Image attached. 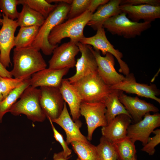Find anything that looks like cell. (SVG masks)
Segmentation results:
<instances>
[{"instance_id":"cell-9","label":"cell","mask_w":160,"mask_h":160,"mask_svg":"<svg viewBox=\"0 0 160 160\" xmlns=\"http://www.w3.org/2000/svg\"><path fill=\"white\" fill-rule=\"evenodd\" d=\"M40 104L46 118L52 120L57 118L63 108L65 102L59 88L40 87Z\"/></svg>"},{"instance_id":"cell-22","label":"cell","mask_w":160,"mask_h":160,"mask_svg":"<svg viewBox=\"0 0 160 160\" xmlns=\"http://www.w3.org/2000/svg\"><path fill=\"white\" fill-rule=\"evenodd\" d=\"M59 89L64 101L68 105L73 120H79L82 101L78 92L67 79H63Z\"/></svg>"},{"instance_id":"cell-33","label":"cell","mask_w":160,"mask_h":160,"mask_svg":"<svg viewBox=\"0 0 160 160\" xmlns=\"http://www.w3.org/2000/svg\"><path fill=\"white\" fill-rule=\"evenodd\" d=\"M90 0H73L70 5L67 18L78 17L87 10Z\"/></svg>"},{"instance_id":"cell-17","label":"cell","mask_w":160,"mask_h":160,"mask_svg":"<svg viewBox=\"0 0 160 160\" xmlns=\"http://www.w3.org/2000/svg\"><path fill=\"white\" fill-rule=\"evenodd\" d=\"M51 121L59 125L64 129L66 136V141L68 145L74 141L89 142L80 131L81 122L79 120L73 121L70 115L65 102L60 115L57 118Z\"/></svg>"},{"instance_id":"cell-40","label":"cell","mask_w":160,"mask_h":160,"mask_svg":"<svg viewBox=\"0 0 160 160\" xmlns=\"http://www.w3.org/2000/svg\"><path fill=\"white\" fill-rule=\"evenodd\" d=\"M47 1L49 3L51 4L52 3H55V4H57L59 3H64L71 4L72 3V0H47Z\"/></svg>"},{"instance_id":"cell-21","label":"cell","mask_w":160,"mask_h":160,"mask_svg":"<svg viewBox=\"0 0 160 160\" xmlns=\"http://www.w3.org/2000/svg\"><path fill=\"white\" fill-rule=\"evenodd\" d=\"M121 0H111L106 4L101 5L92 14L87 25L97 31L103 27L104 23L110 18L122 12L119 9Z\"/></svg>"},{"instance_id":"cell-14","label":"cell","mask_w":160,"mask_h":160,"mask_svg":"<svg viewBox=\"0 0 160 160\" xmlns=\"http://www.w3.org/2000/svg\"><path fill=\"white\" fill-rule=\"evenodd\" d=\"M91 50L97 62L98 74L106 84L112 86L124 79L125 77L116 70L114 57L111 54L107 52L102 56L100 51L94 49L92 47Z\"/></svg>"},{"instance_id":"cell-29","label":"cell","mask_w":160,"mask_h":160,"mask_svg":"<svg viewBox=\"0 0 160 160\" xmlns=\"http://www.w3.org/2000/svg\"><path fill=\"white\" fill-rule=\"evenodd\" d=\"M98 160H118L112 143L102 136L99 144L96 146Z\"/></svg>"},{"instance_id":"cell-3","label":"cell","mask_w":160,"mask_h":160,"mask_svg":"<svg viewBox=\"0 0 160 160\" xmlns=\"http://www.w3.org/2000/svg\"><path fill=\"white\" fill-rule=\"evenodd\" d=\"M70 7V4L66 3H61L57 4L39 28L32 47L39 51L41 50L46 55H50L52 54L54 49L57 46H53L50 44L48 40L49 36L54 27L63 22L67 18Z\"/></svg>"},{"instance_id":"cell-19","label":"cell","mask_w":160,"mask_h":160,"mask_svg":"<svg viewBox=\"0 0 160 160\" xmlns=\"http://www.w3.org/2000/svg\"><path fill=\"white\" fill-rule=\"evenodd\" d=\"M132 121L126 115H119L107 126L102 127V136L112 143L121 140L127 137V129Z\"/></svg>"},{"instance_id":"cell-36","label":"cell","mask_w":160,"mask_h":160,"mask_svg":"<svg viewBox=\"0 0 160 160\" xmlns=\"http://www.w3.org/2000/svg\"><path fill=\"white\" fill-rule=\"evenodd\" d=\"M124 4L132 5L148 4L155 6H160V1L159 0H121L120 5Z\"/></svg>"},{"instance_id":"cell-37","label":"cell","mask_w":160,"mask_h":160,"mask_svg":"<svg viewBox=\"0 0 160 160\" xmlns=\"http://www.w3.org/2000/svg\"><path fill=\"white\" fill-rule=\"evenodd\" d=\"M109 1V0H90L87 10L92 14H93L99 7L107 3Z\"/></svg>"},{"instance_id":"cell-41","label":"cell","mask_w":160,"mask_h":160,"mask_svg":"<svg viewBox=\"0 0 160 160\" xmlns=\"http://www.w3.org/2000/svg\"><path fill=\"white\" fill-rule=\"evenodd\" d=\"M4 99V97L0 90V102L2 101Z\"/></svg>"},{"instance_id":"cell-23","label":"cell","mask_w":160,"mask_h":160,"mask_svg":"<svg viewBox=\"0 0 160 160\" xmlns=\"http://www.w3.org/2000/svg\"><path fill=\"white\" fill-rule=\"evenodd\" d=\"M119 90L113 89L104 101L106 108L105 116L109 124L116 116L125 114L131 117L119 99Z\"/></svg>"},{"instance_id":"cell-38","label":"cell","mask_w":160,"mask_h":160,"mask_svg":"<svg viewBox=\"0 0 160 160\" xmlns=\"http://www.w3.org/2000/svg\"><path fill=\"white\" fill-rule=\"evenodd\" d=\"M0 76L2 77H12L10 71L7 70L2 65L0 60Z\"/></svg>"},{"instance_id":"cell-5","label":"cell","mask_w":160,"mask_h":160,"mask_svg":"<svg viewBox=\"0 0 160 160\" xmlns=\"http://www.w3.org/2000/svg\"><path fill=\"white\" fill-rule=\"evenodd\" d=\"M40 89L29 86L9 112L15 116L24 114L34 122L44 121L46 117L40 104Z\"/></svg>"},{"instance_id":"cell-2","label":"cell","mask_w":160,"mask_h":160,"mask_svg":"<svg viewBox=\"0 0 160 160\" xmlns=\"http://www.w3.org/2000/svg\"><path fill=\"white\" fill-rule=\"evenodd\" d=\"M92 14L87 10L80 15L57 25L49 36L48 40L50 44L57 46L65 38H69L70 41L76 44L79 42L84 37V28L91 19Z\"/></svg>"},{"instance_id":"cell-18","label":"cell","mask_w":160,"mask_h":160,"mask_svg":"<svg viewBox=\"0 0 160 160\" xmlns=\"http://www.w3.org/2000/svg\"><path fill=\"white\" fill-rule=\"evenodd\" d=\"M70 68L59 69L45 68L33 74L30 79V86L34 88L43 86L59 88L63 77Z\"/></svg>"},{"instance_id":"cell-39","label":"cell","mask_w":160,"mask_h":160,"mask_svg":"<svg viewBox=\"0 0 160 160\" xmlns=\"http://www.w3.org/2000/svg\"><path fill=\"white\" fill-rule=\"evenodd\" d=\"M71 156L66 157L63 151L57 153H54L53 156V160H68Z\"/></svg>"},{"instance_id":"cell-42","label":"cell","mask_w":160,"mask_h":160,"mask_svg":"<svg viewBox=\"0 0 160 160\" xmlns=\"http://www.w3.org/2000/svg\"><path fill=\"white\" fill-rule=\"evenodd\" d=\"M2 15H1L0 12V25H2V18H1V16Z\"/></svg>"},{"instance_id":"cell-32","label":"cell","mask_w":160,"mask_h":160,"mask_svg":"<svg viewBox=\"0 0 160 160\" xmlns=\"http://www.w3.org/2000/svg\"><path fill=\"white\" fill-rule=\"evenodd\" d=\"M18 0H0V9L2 14L12 20L17 19L19 12L17 6Z\"/></svg>"},{"instance_id":"cell-27","label":"cell","mask_w":160,"mask_h":160,"mask_svg":"<svg viewBox=\"0 0 160 160\" xmlns=\"http://www.w3.org/2000/svg\"><path fill=\"white\" fill-rule=\"evenodd\" d=\"M112 143L117 154L118 160H132L136 157L135 143L127 137Z\"/></svg>"},{"instance_id":"cell-16","label":"cell","mask_w":160,"mask_h":160,"mask_svg":"<svg viewBox=\"0 0 160 160\" xmlns=\"http://www.w3.org/2000/svg\"><path fill=\"white\" fill-rule=\"evenodd\" d=\"M119 99L130 115L134 123L141 121L147 113H158L159 110L153 104L125 94L119 90Z\"/></svg>"},{"instance_id":"cell-8","label":"cell","mask_w":160,"mask_h":160,"mask_svg":"<svg viewBox=\"0 0 160 160\" xmlns=\"http://www.w3.org/2000/svg\"><path fill=\"white\" fill-rule=\"evenodd\" d=\"M106 111V106L103 102L81 103L80 113L84 117L87 125V138L89 141L92 140L93 133L96 128L108 125L105 116Z\"/></svg>"},{"instance_id":"cell-1","label":"cell","mask_w":160,"mask_h":160,"mask_svg":"<svg viewBox=\"0 0 160 160\" xmlns=\"http://www.w3.org/2000/svg\"><path fill=\"white\" fill-rule=\"evenodd\" d=\"M13 67L10 71L17 79L30 78L34 73L46 68L47 63L39 50L32 47L14 49Z\"/></svg>"},{"instance_id":"cell-34","label":"cell","mask_w":160,"mask_h":160,"mask_svg":"<svg viewBox=\"0 0 160 160\" xmlns=\"http://www.w3.org/2000/svg\"><path fill=\"white\" fill-rule=\"evenodd\" d=\"M155 135L149 137L147 143L141 149L142 151L148 153L150 155H153L155 152V147L160 143V129H157L153 132Z\"/></svg>"},{"instance_id":"cell-13","label":"cell","mask_w":160,"mask_h":160,"mask_svg":"<svg viewBox=\"0 0 160 160\" xmlns=\"http://www.w3.org/2000/svg\"><path fill=\"white\" fill-rule=\"evenodd\" d=\"M112 89H117L127 93L135 94L137 95L150 98L160 103V99L156 96L160 91L154 84L148 85L137 82L132 73L126 76L124 79L119 83L111 86Z\"/></svg>"},{"instance_id":"cell-26","label":"cell","mask_w":160,"mask_h":160,"mask_svg":"<svg viewBox=\"0 0 160 160\" xmlns=\"http://www.w3.org/2000/svg\"><path fill=\"white\" fill-rule=\"evenodd\" d=\"M40 27L36 26L20 27L15 37V47L21 49L32 47Z\"/></svg>"},{"instance_id":"cell-25","label":"cell","mask_w":160,"mask_h":160,"mask_svg":"<svg viewBox=\"0 0 160 160\" xmlns=\"http://www.w3.org/2000/svg\"><path fill=\"white\" fill-rule=\"evenodd\" d=\"M30 78L25 79L19 86L11 91L6 98L0 102V123L2 122L4 114L9 112L12 106L20 98L24 90L30 86Z\"/></svg>"},{"instance_id":"cell-35","label":"cell","mask_w":160,"mask_h":160,"mask_svg":"<svg viewBox=\"0 0 160 160\" xmlns=\"http://www.w3.org/2000/svg\"><path fill=\"white\" fill-rule=\"evenodd\" d=\"M48 120L51 125L55 139L61 145L65 156L68 157L70 156L71 154L72 150L69 148L66 141L64 139L63 135L56 129L51 119H48Z\"/></svg>"},{"instance_id":"cell-10","label":"cell","mask_w":160,"mask_h":160,"mask_svg":"<svg viewBox=\"0 0 160 160\" xmlns=\"http://www.w3.org/2000/svg\"><path fill=\"white\" fill-rule=\"evenodd\" d=\"M160 126V113H148L141 121L129 126L127 137L135 143L137 141H140L143 146L147 143L151 133Z\"/></svg>"},{"instance_id":"cell-24","label":"cell","mask_w":160,"mask_h":160,"mask_svg":"<svg viewBox=\"0 0 160 160\" xmlns=\"http://www.w3.org/2000/svg\"><path fill=\"white\" fill-rule=\"evenodd\" d=\"M16 20L18 26L20 27L33 26L40 27L45 21L44 17L27 5L24 4Z\"/></svg>"},{"instance_id":"cell-28","label":"cell","mask_w":160,"mask_h":160,"mask_svg":"<svg viewBox=\"0 0 160 160\" xmlns=\"http://www.w3.org/2000/svg\"><path fill=\"white\" fill-rule=\"evenodd\" d=\"M78 158L81 160H98L96 146L90 142L74 141L71 143Z\"/></svg>"},{"instance_id":"cell-12","label":"cell","mask_w":160,"mask_h":160,"mask_svg":"<svg viewBox=\"0 0 160 160\" xmlns=\"http://www.w3.org/2000/svg\"><path fill=\"white\" fill-rule=\"evenodd\" d=\"M79 52L76 44L71 41L57 46L48 62V68L59 69L73 68L76 62L75 57Z\"/></svg>"},{"instance_id":"cell-31","label":"cell","mask_w":160,"mask_h":160,"mask_svg":"<svg viewBox=\"0 0 160 160\" xmlns=\"http://www.w3.org/2000/svg\"><path fill=\"white\" fill-rule=\"evenodd\" d=\"M26 79L13 78L0 76V90L4 99L11 91L19 86Z\"/></svg>"},{"instance_id":"cell-7","label":"cell","mask_w":160,"mask_h":160,"mask_svg":"<svg viewBox=\"0 0 160 160\" xmlns=\"http://www.w3.org/2000/svg\"><path fill=\"white\" fill-rule=\"evenodd\" d=\"M79 42L85 44L92 46L94 49L101 51L105 55L109 53L116 59L120 66L119 71L126 76L130 73L129 67L127 64L122 60L123 55L118 49H116L108 39L103 27L98 29L96 34L89 37H84Z\"/></svg>"},{"instance_id":"cell-15","label":"cell","mask_w":160,"mask_h":160,"mask_svg":"<svg viewBox=\"0 0 160 160\" xmlns=\"http://www.w3.org/2000/svg\"><path fill=\"white\" fill-rule=\"evenodd\" d=\"M76 44L81 55L79 58L77 59L76 62L75 73L67 78L71 84H72L88 74L97 71V64L91 50L92 47L79 42Z\"/></svg>"},{"instance_id":"cell-30","label":"cell","mask_w":160,"mask_h":160,"mask_svg":"<svg viewBox=\"0 0 160 160\" xmlns=\"http://www.w3.org/2000/svg\"><path fill=\"white\" fill-rule=\"evenodd\" d=\"M18 5L25 4L41 14L45 19L56 7L57 4L48 3L45 0H18Z\"/></svg>"},{"instance_id":"cell-6","label":"cell","mask_w":160,"mask_h":160,"mask_svg":"<svg viewBox=\"0 0 160 160\" xmlns=\"http://www.w3.org/2000/svg\"><path fill=\"white\" fill-rule=\"evenodd\" d=\"M122 12L108 19L103 25L112 35H117L129 39L140 36L142 33L151 26V22H136L132 21Z\"/></svg>"},{"instance_id":"cell-20","label":"cell","mask_w":160,"mask_h":160,"mask_svg":"<svg viewBox=\"0 0 160 160\" xmlns=\"http://www.w3.org/2000/svg\"><path fill=\"white\" fill-rule=\"evenodd\" d=\"M121 11L128 15L127 17L133 22H138L143 20L144 22H151L160 18V6L148 4L137 5H120Z\"/></svg>"},{"instance_id":"cell-4","label":"cell","mask_w":160,"mask_h":160,"mask_svg":"<svg viewBox=\"0 0 160 160\" xmlns=\"http://www.w3.org/2000/svg\"><path fill=\"white\" fill-rule=\"evenodd\" d=\"M73 84L79 94L82 102H104L113 90L106 84L97 72L85 76Z\"/></svg>"},{"instance_id":"cell-44","label":"cell","mask_w":160,"mask_h":160,"mask_svg":"<svg viewBox=\"0 0 160 160\" xmlns=\"http://www.w3.org/2000/svg\"><path fill=\"white\" fill-rule=\"evenodd\" d=\"M76 160H80L79 158H77Z\"/></svg>"},{"instance_id":"cell-43","label":"cell","mask_w":160,"mask_h":160,"mask_svg":"<svg viewBox=\"0 0 160 160\" xmlns=\"http://www.w3.org/2000/svg\"><path fill=\"white\" fill-rule=\"evenodd\" d=\"M132 160H137V158L136 157V158H135V159H133Z\"/></svg>"},{"instance_id":"cell-11","label":"cell","mask_w":160,"mask_h":160,"mask_svg":"<svg viewBox=\"0 0 160 160\" xmlns=\"http://www.w3.org/2000/svg\"><path fill=\"white\" fill-rule=\"evenodd\" d=\"M2 24L0 29V60L6 68L12 65L10 53L15 47V33L18 26L17 21L2 14Z\"/></svg>"}]
</instances>
